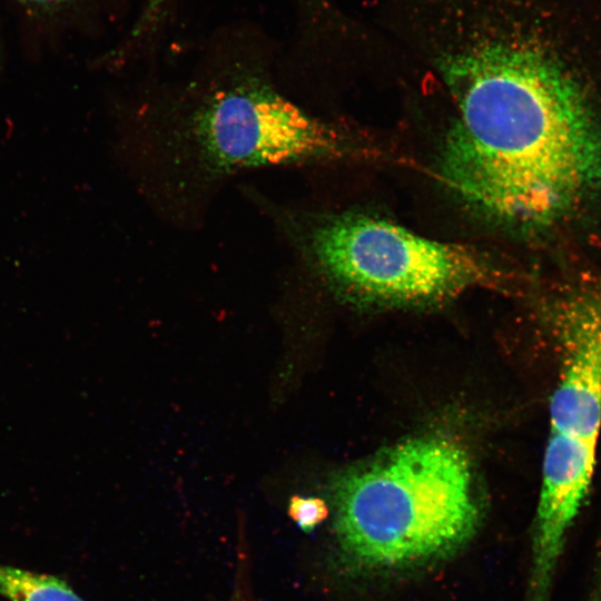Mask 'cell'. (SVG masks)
Here are the masks:
<instances>
[{"instance_id": "obj_1", "label": "cell", "mask_w": 601, "mask_h": 601, "mask_svg": "<svg viewBox=\"0 0 601 601\" xmlns=\"http://www.w3.org/2000/svg\"><path fill=\"white\" fill-rule=\"evenodd\" d=\"M597 0H472L425 40L454 115L446 187L481 216L534 231L601 188V121L565 59Z\"/></svg>"}, {"instance_id": "obj_2", "label": "cell", "mask_w": 601, "mask_h": 601, "mask_svg": "<svg viewBox=\"0 0 601 601\" xmlns=\"http://www.w3.org/2000/svg\"><path fill=\"white\" fill-rule=\"evenodd\" d=\"M331 494L338 554L365 570H404L451 556L481 520L470 461L442 437L402 442L344 471Z\"/></svg>"}, {"instance_id": "obj_3", "label": "cell", "mask_w": 601, "mask_h": 601, "mask_svg": "<svg viewBox=\"0 0 601 601\" xmlns=\"http://www.w3.org/2000/svg\"><path fill=\"white\" fill-rule=\"evenodd\" d=\"M171 104L162 111L160 154L197 183L332 158L346 148L337 130L257 77L227 80Z\"/></svg>"}, {"instance_id": "obj_4", "label": "cell", "mask_w": 601, "mask_h": 601, "mask_svg": "<svg viewBox=\"0 0 601 601\" xmlns=\"http://www.w3.org/2000/svg\"><path fill=\"white\" fill-rule=\"evenodd\" d=\"M302 245L351 294L392 303L434 302L492 280L476 250L424 237L384 218L346 213L314 225Z\"/></svg>"}, {"instance_id": "obj_5", "label": "cell", "mask_w": 601, "mask_h": 601, "mask_svg": "<svg viewBox=\"0 0 601 601\" xmlns=\"http://www.w3.org/2000/svg\"><path fill=\"white\" fill-rule=\"evenodd\" d=\"M597 444L598 441L550 431L543 459L525 601H549L566 534L591 485Z\"/></svg>"}, {"instance_id": "obj_6", "label": "cell", "mask_w": 601, "mask_h": 601, "mask_svg": "<svg viewBox=\"0 0 601 601\" xmlns=\"http://www.w3.org/2000/svg\"><path fill=\"white\" fill-rule=\"evenodd\" d=\"M563 365L550 431L598 441L601 428V289L570 296L562 311Z\"/></svg>"}, {"instance_id": "obj_7", "label": "cell", "mask_w": 601, "mask_h": 601, "mask_svg": "<svg viewBox=\"0 0 601 601\" xmlns=\"http://www.w3.org/2000/svg\"><path fill=\"white\" fill-rule=\"evenodd\" d=\"M0 594L9 601H86L58 577L1 563Z\"/></svg>"}, {"instance_id": "obj_8", "label": "cell", "mask_w": 601, "mask_h": 601, "mask_svg": "<svg viewBox=\"0 0 601 601\" xmlns=\"http://www.w3.org/2000/svg\"><path fill=\"white\" fill-rule=\"evenodd\" d=\"M288 514L300 530L312 532L328 518L329 508L321 497L293 495Z\"/></svg>"}, {"instance_id": "obj_9", "label": "cell", "mask_w": 601, "mask_h": 601, "mask_svg": "<svg viewBox=\"0 0 601 601\" xmlns=\"http://www.w3.org/2000/svg\"><path fill=\"white\" fill-rule=\"evenodd\" d=\"M167 0H146L139 19L132 30V36H141L158 20Z\"/></svg>"}, {"instance_id": "obj_10", "label": "cell", "mask_w": 601, "mask_h": 601, "mask_svg": "<svg viewBox=\"0 0 601 601\" xmlns=\"http://www.w3.org/2000/svg\"><path fill=\"white\" fill-rule=\"evenodd\" d=\"M19 1L29 6L37 7V8L49 9V8H55L63 3H67L70 0H19Z\"/></svg>"}]
</instances>
